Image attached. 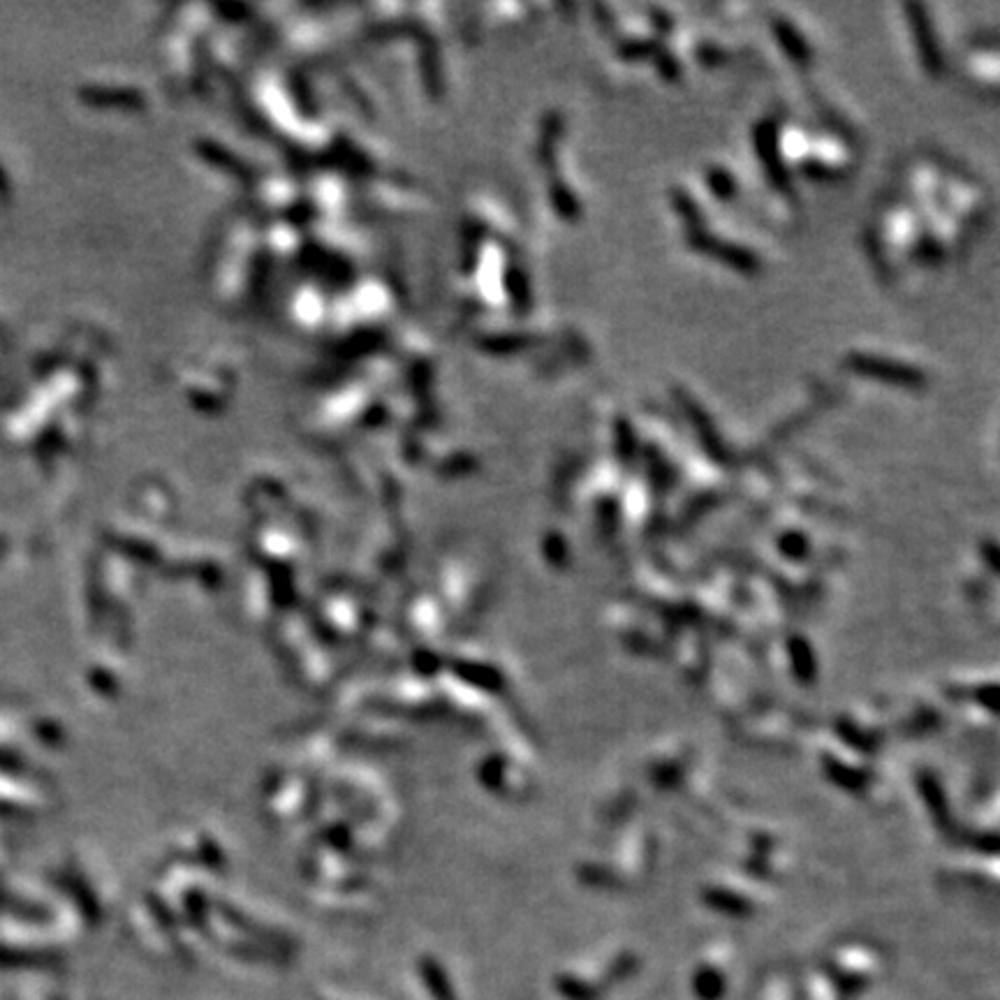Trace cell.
Masks as SVG:
<instances>
[{
	"label": "cell",
	"instance_id": "cell-4",
	"mask_svg": "<svg viewBox=\"0 0 1000 1000\" xmlns=\"http://www.w3.org/2000/svg\"><path fill=\"white\" fill-rule=\"evenodd\" d=\"M707 181H709L711 193L718 195L720 200H730V197L734 195V190H737V181H734V176L727 167L709 169Z\"/></svg>",
	"mask_w": 1000,
	"mask_h": 1000
},
{
	"label": "cell",
	"instance_id": "cell-6",
	"mask_svg": "<svg viewBox=\"0 0 1000 1000\" xmlns=\"http://www.w3.org/2000/svg\"><path fill=\"white\" fill-rule=\"evenodd\" d=\"M632 963H635L632 959H625V961H619V963H616L614 970H612V977H614V980H625V977H630L632 970H635V966H632Z\"/></svg>",
	"mask_w": 1000,
	"mask_h": 1000
},
{
	"label": "cell",
	"instance_id": "cell-3",
	"mask_svg": "<svg viewBox=\"0 0 1000 1000\" xmlns=\"http://www.w3.org/2000/svg\"><path fill=\"white\" fill-rule=\"evenodd\" d=\"M558 991H561L565 1000H600V991L584 980H579V977H561L558 980Z\"/></svg>",
	"mask_w": 1000,
	"mask_h": 1000
},
{
	"label": "cell",
	"instance_id": "cell-5",
	"mask_svg": "<svg viewBox=\"0 0 1000 1000\" xmlns=\"http://www.w3.org/2000/svg\"><path fill=\"white\" fill-rule=\"evenodd\" d=\"M832 982H834V987L841 991L843 996H857V994H862V991L866 989V980L864 977H859V975H843V973H832Z\"/></svg>",
	"mask_w": 1000,
	"mask_h": 1000
},
{
	"label": "cell",
	"instance_id": "cell-2",
	"mask_svg": "<svg viewBox=\"0 0 1000 1000\" xmlns=\"http://www.w3.org/2000/svg\"><path fill=\"white\" fill-rule=\"evenodd\" d=\"M693 991L700 1000H720L725 996V977L713 968H700L693 977Z\"/></svg>",
	"mask_w": 1000,
	"mask_h": 1000
},
{
	"label": "cell",
	"instance_id": "cell-1",
	"mask_svg": "<svg viewBox=\"0 0 1000 1000\" xmlns=\"http://www.w3.org/2000/svg\"><path fill=\"white\" fill-rule=\"evenodd\" d=\"M848 366L859 375H866V378L882 380V382H892V385H903V387H913L922 385L924 375L919 373V369L910 364H903L899 359L892 357H878V355H850Z\"/></svg>",
	"mask_w": 1000,
	"mask_h": 1000
}]
</instances>
